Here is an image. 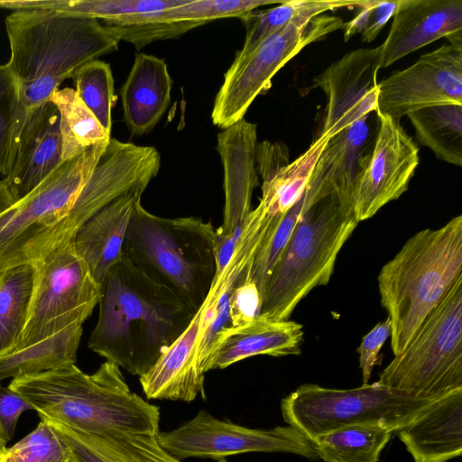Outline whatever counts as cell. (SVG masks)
I'll return each mask as SVG.
<instances>
[{
  "label": "cell",
  "mask_w": 462,
  "mask_h": 462,
  "mask_svg": "<svg viewBox=\"0 0 462 462\" xmlns=\"http://www.w3.org/2000/svg\"><path fill=\"white\" fill-rule=\"evenodd\" d=\"M100 288L88 347L132 375L146 374L195 315L175 291L125 254Z\"/></svg>",
  "instance_id": "obj_1"
},
{
  "label": "cell",
  "mask_w": 462,
  "mask_h": 462,
  "mask_svg": "<svg viewBox=\"0 0 462 462\" xmlns=\"http://www.w3.org/2000/svg\"><path fill=\"white\" fill-rule=\"evenodd\" d=\"M8 386L32 406L41 420L79 432H160V408L133 393L120 368L108 361L91 374L71 364L14 377Z\"/></svg>",
  "instance_id": "obj_2"
},
{
  "label": "cell",
  "mask_w": 462,
  "mask_h": 462,
  "mask_svg": "<svg viewBox=\"0 0 462 462\" xmlns=\"http://www.w3.org/2000/svg\"><path fill=\"white\" fill-rule=\"evenodd\" d=\"M7 65L30 114L87 62L118 49L98 20L51 9L14 11L5 18Z\"/></svg>",
  "instance_id": "obj_3"
},
{
  "label": "cell",
  "mask_w": 462,
  "mask_h": 462,
  "mask_svg": "<svg viewBox=\"0 0 462 462\" xmlns=\"http://www.w3.org/2000/svg\"><path fill=\"white\" fill-rule=\"evenodd\" d=\"M462 277V216L423 229L381 269L378 289L391 321L394 356L410 343L428 315Z\"/></svg>",
  "instance_id": "obj_4"
},
{
  "label": "cell",
  "mask_w": 462,
  "mask_h": 462,
  "mask_svg": "<svg viewBox=\"0 0 462 462\" xmlns=\"http://www.w3.org/2000/svg\"><path fill=\"white\" fill-rule=\"evenodd\" d=\"M215 234L210 221L162 217L148 212L139 201L126 230L124 254L175 291L196 313L217 273Z\"/></svg>",
  "instance_id": "obj_5"
},
{
  "label": "cell",
  "mask_w": 462,
  "mask_h": 462,
  "mask_svg": "<svg viewBox=\"0 0 462 462\" xmlns=\"http://www.w3.org/2000/svg\"><path fill=\"white\" fill-rule=\"evenodd\" d=\"M107 143L63 162L32 191L0 213V273L32 265L75 237L78 228L70 211Z\"/></svg>",
  "instance_id": "obj_6"
},
{
  "label": "cell",
  "mask_w": 462,
  "mask_h": 462,
  "mask_svg": "<svg viewBox=\"0 0 462 462\" xmlns=\"http://www.w3.org/2000/svg\"><path fill=\"white\" fill-rule=\"evenodd\" d=\"M358 222L334 195L313 203L295 226L266 286L260 315L286 320L313 289L327 285Z\"/></svg>",
  "instance_id": "obj_7"
},
{
  "label": "cell",
  "mask_w": 462,
  "mask_h": 462,
  "mask_svg": "<svg viewBox=\"0 0 462 462\" xmlns=\"http://www.w3.org/2000/svg\"><path fill=\"white\" fill-rule=\"evenodd\" d=\"M377 382L415 399H440L462 389V277Z\"/></svg>",
  "instance_id": "obj_8"
},
{
  "label": "cell",
  "mask_w": 462,
  "mask_h": 462,
  "mask_svg": "<svg viewBox=\"0 0 462 462\" xmlns=\"http://www.w3.org/2000/svg\"><path fill=\"white\" fill-rule=\"evenodd\" d=\"M355 3L356 0H315L245 59L234 60L215 98L213 124L225 129L244 118L255 97L271 88L272 79L281 68L307 45L342 27L344 22L340 17L322 14L353 7Z\"/></svg>",
  "instance_id": "obj_9"
},
{
  "label": "cell",
  "mask_w": 462,
  "mask_h": 462,
  "mask_svg": "<svg viewBox=\"0 0 462 462\" xmlns=\"http://www.w3.org/2000/svg\"><path fill=\"white\" fill-rule=\"evenodd\" d=\"M438 400L411 398L378 382L352 389L305 383L282 400L281 410L283 420L312 441L328 432L361 424L380 425L394 432Z\"/></svg>",
  "instance_id": "obj_10"
},
{
  "label": "cell",
  "mask_w": 462,
  "mask_h": 462,
  "mask_svg": "<svg viewBox=\"0 0 462 462\" xmlns=\"http://www.w3.org/2000/svg\"><path fill=\"white\" fill-rule=\"evenodd\" d=\"M33 282L24 328L12 350L83 325L98 304L101 288L75 248L74 238L32 264Z\"/></svg>",
  "instance_id": "obj_11"
},
{
  "label": "cell",
  "mask_w": 462,
  "mask_h": 462,
  "mask_svg": "<svg viewBox=\"0 0 462 462\" xmlns=\"http://www.w3.org/2000/svg\"><path fill=\"white\" fill-rule=\"evenodd\" d=\"M158 439L180 460L189 457L219 460L250 452L291 453L317 458L311 441L290 425L252 429L222 420L206 411H199L172 430L159 432Z\"/></svg>",
  "instance_id": "obj_12"
},
{
  "label": "cell",
  "mask_w": 462,
  "mask_h": 462,
  "mask_svg": "<svg viewBox=\"0 0 462 462\" xmlns=\"http://www.w3.org/2000/svg\"><path fill=\"white\" fill-rule=\"evenodd\" d=\"M462 104V43H445L377 84L376 113L400 123L426 106Z\"/></svg>",
  "instance_id": "obj_13"
},
{
  "label": "cell",
  "mask_w": 462,
  "mask_h": 462,
  "mask_svg": "<svg viewBox=\"0 0 462 462\" xmlns=\"http://www.w3.org/2000/svg\"><path fill=\"white\" fill-rule=\"evenodd\" d=\"M377 116L374 143L361 162L354 190L353 213L358 223L398 199L420 162L419 148L401 124L389 116Z\"/></svg>",
  "instance_id": "obj_14"
},
{
  "label": "cell",
  "mask_w": 462,
  "mask_h": 462,
  "mask_svg": "<svg viewBox=\"0 0 462 462\" xmlns=\"http://www.w3.org/2000/svg\"><path fill=\"white\" fill-rule=\"evenodd\" d=\"M380 59V46L353 51L314 79L328 98L320 134L330 138L376 112Z\"/></svg>",
  "instance_id": "obj_15"
},
{
  "label": "cell",
  "mask_w": 462,
  "mask_h": 462,
  "mask_svg": "<svg viewBox=\"0 0 462 462\" xmlns=\"http://www.w3.org/2000/svg\"><path fill=\"white\" fill-rule=\"evenodd\" d=\"M393 17L380 69L440 38L462 43V0H399Z\"/></svg>",
  "instance_id": "obj_16"
},
{
  "label": "cell",
  "mask_w": 462,
  "mask_h": 462,
  "mask_svg": "<svg viewBox=\"0 0 462 462\" xmlns=\"http://www.w3.org/2000/svg\"><path fill=\"white\" fill-rule=\"evenodd\" d=\"M62 162L60 114L55 105L48 100L30 113L12 170L2 180L17 201L39 186Z\"/></svg>",
  "instance_id": "obj_17"
},
{
  "label": "cell",
  "mask_w": 462,
  "mask_h": 462,
  "mask_svg": "<svg viewBox=\"0 0 462 462\" xmlns=\"http://www.w3.org/2000/svg\"><path fill=\"white\" fill-rule=\"evenodd\" d=\"M257 126L240 119L217 134V150L224 169L225 206L222 234L241 227L250 213L254 189L258 184L255 163Z\"/></svg>",
  "instance_id": "obj_18"
},
{
  "label": "cell",
  "mask_w": 462,
  "mask_h": 462,
  "mask_svg": "<svg viewBox=\"0 0 462 462\" xmlns=\"http://www.w3.org/2000/svg\"><path fill=\"white\" fill-rule=\"evenodd\" d=\"M145 189L138 187L122 194L94 214L75 235V248L100 287L124 254L126 230Z\"/></svg>",
  "instance_id": "obj_19"
},
{
  "label": "cell",
  "mask_w": 462,
  "mask_h": 462,
  "mask_svg": "<svg viewBox=\"0 0 462 462\" xmlns=\"http://www.w3.org/2000/svg\"><path fill=\"white\" fill-rule=\"evenodd\" d=\"M199 332V315L196 312L184 332L139 377L146 399L190 402L198 395L205 398V375L197 364Z\"/></svg>",
  "instance_id": "obj_20"
},
{
  "label": "cell",
  "mask_w": 462,
  "mask_h": 462,
  "mask_svg": "<svg viewBox=\"0 0 462 462\" xmlns=\"http://www.w3.org/2000/svg\"><path fill=\"white\" fill-rule=\"evenodd\" d=\"M414 462H447L462 453V389L395 430Z\"/></svg>",
  "instance_id": "obj_21"
},
{
  "label": "cell",
  "mask_w": 462,
  "mask_h": 462,
  "mask_svg": "<svg viewBox=\"0 0 462 462\" xmlns=\"http://www.w3.org/2000/svg\"><path fill=\"white\" fill-rule=\"evenodd\" d=\"M45 420L68 446L70 462H182L161 445L158 434L120 430L87 434Z\"/></svg>",
  "instance_id": "obj_22"
},
{
  "label": "cell",
  "mask_w": 462,
  "mask_h": 462,
  "mask_svg": "<svg viewBox=\"0 0 462 462\" xmlns=\"http://www.w3.org/2000/svg\"><path fill=\"white\" fill-rule=\"evenodd\" d=\"M171 84L162 59L145 53L135 55L121 88L124 118L133 134L142 135L156 125L170 103Z\"/></svg>",
  "instance_id": "obj_23"
},
{
  "label": "cell",
  "mask_w": 462,
  "mask_h": 462,
  "mask_svg": "<svg viewBox=\"0 0 462 462\" xmlns=\"http://www.w3.org/2000/svg\"><path fill=\"white\" fill-rule=\"evenodd\" d=\"M303 334L300 323L273 320L259 315L224 337L214 356L213 369H224L258 355L275 357L299 355Z\"/></svg>",
  "instance_id": "obj_24"
},
{
  "label": "cell",
  "mask_w": 462,
  "mask_h": 462,
  "mask_svg": "<svg viewBox=\"0 0 462 462\" xmlns=\"http://www.w3.org/2000/svg\"><path fill=\"white\" fill-rule=\"evenodd\" d=\"M83 325H73L24 348L0 356V382L75 364Z\"/></svg>",
  "instance_id": "obj_25"
},
{
  "label": "cell",
  "mask_w": 462,
  "mask_h": 462,
  "mask_svg": "<svg viewBox=\"0 0 462 462\" xmlns=\"http://www.w3.org/2000/svg\"><path fill=\"white\" fill-rule=\"evenodd\" d=\"M417 141L441 161L462 166V104L422 107L407 115Z\"/></svg>",
  "instance_id": "obj_26"
},
{
  "label": "cell",
  "mask_w": 462,
  "mask_h": 462,
  "mask_svg": "<svg viewBox=\"0 0 462 462\" xmlns=\"http://www.w3.org/2000/svg\"><path fill=\"white\" fill-rule=\"evenodd\" d=\"M393 430L361 424L344 427L311 441L317 457L325 462H378Z\"/></svg>",
  "instance_id": "obj_27"
},
{
  "label": "cell",
  "mask_w": 462,
  "mask_h": 462,
  "mask_svg": "<svg viewBox=\"0 0 462 462\" xmlns=\"http://www.w3.org/2000/svg\"><path fill=\"white\" fill-rule=\"evenodd\" d=\"M60 114L63 162L71 160L88 148L107 143L111 139L75 89H57L49 99Z\"/></svg>",
  "instance_id": "obj_28"
},
{
  "label": "cell",
  "mask_w": 462,
  "mask_h": 462,
  "mask_svg": "<svg viewBox=\"0 0 462 462\" xmlns=\"http://www.w3.org/2000/svg\"><path fill=\"white\" fill-rule=\"evenodd\" d=\"M33 266L23 264L0 273V356L16 346L25 325Z\"/></svg>",
  "instance_id": "obj_29"
},
{
  "label": "cell",
  "mask_w": 462,
  "mask_h": 462,
  "mask_svg": "<svg viewBox=\"0 0 462 462\" xmlns=\"http://www.w3.org/2000/svg\"><path fill=\"white\" fill-rule=\"evenodd\" d=\"M189 0H17L14 9H51L102 21L171 9Z\"/></svg>",
  "instance_id": "obj_30"
},
{
  "label": "cell",
  "mask_w": 462,
  "mask_h": 462,
  "mask_svg": "<svg viewBox=\"0 0 462 462\" xmlns=\"http://www.w3.org/2000/svg\"><path fill=\"white\" fill-rule=\"evenodd\" d=\"M19 86L11 69L0 64V176L5 178L12 170L19 140L29 116Z\"/></svg>",
  "instance_id": "obj_31"
},
{
  "label": "cell",
  "mask_w": 462,
  "mask_h": 462,
  "mask_svg": "<svg viewBox=\"0 0 462 462\" xmlns=\"http://www.w3.org/2000/svg\"><path fill=\"white\" fill-rule=\"evenodd\" d=\"M319 200L317 191L309 183L300 199L291 208L277 227L262 242L249 270V278L258 287L263 299L274 265L291 233L305 211Z\"/></svg>",
  "instance_id": "obj_32"
},
{
  "label": "cell",
  "mask_w": 462,
  "mask_h": 462,
  "mask_svg": "<svg viewBox=\"0 0 462 462\" xmlns=\"http://www.w3.org/2000/svg\"><path fill=\"white\" fill-rule=\"evenodd\" d=\"M72 79L79 97L104 129L111 134V112L116 103V97L109 64L97 59L90 60L78 69Z\"/></svg>",
  "instance_id": "obj_33"
},
{
  "label": "cell",
  "mask_w": 462,
  "mask_h": 462,
  "mask_svg": "<svg viewBox=\"0 0 462 462\" xmlns=\"http://www.w3.org/2000/svg\"><path fill=\"white\" fill-rule=\"evenodd\" d=\"M283 1L273 0H189L188 3L171 9L145 14L152 21H191L205 24L225 17L242 18L262 5Z\"/></svg>",
  "instance_id": "obj_34"
},
{
  "label": "cell",
  "mask_w": 462,
  "mask_h": 462,
  "mask_svg": "<svg viewBox=\"0 0 462 462\" xmlns=\"http://www.w3.org/2000/svg\"><path fill=\"white\" fill-rule=\"evenodd\" d=\"M0 462H70V452L45 420L24 438L0 451Z\"/></svg>",
  "instance_id": "obj_35"
},
{
  "label": "cell",
  "mask_w": 462,
  "mask_h": 462,
  "mask_svg": "<svg viewBox=\"0 0 462 462\" xmlns=\"http://www.w3.org/2000/svg\"><path fill=\"white\" fill-rule=\"evenodd\" d=\"M314 1H283L278 6L260 11L254 10L244 15L241 20L246 27V35L244 45L237 51L234 60L239 61L245 59L265 39L310 7Z\"/></svg>",
  "instance_id": "obj_36"
},
{
  "label": "cell",
  "mask_w": 462,
  "mask_h": 462,
  "mask_svg": "<svg viewBox=\"0 0 462 462\" xmlns=\"http://www.w3.org/2000/svg\"><path fill=\"white\" fill-rule=\"evenodd\" d=\"M399 0H356V16L347 23H344L341 29L344 40L348 41L352 36L360 33L363 42H373L386 23L393 16Z\"/></svg>",
  "instance_id": "obj_37"
},
{
  "label": "cell",
  "mask_w": 462,
  "mask_h": 462,
  "mask_svg": "<svg viewBox=\"0 0 462 462\" xmlns=\"http://www.w3.org/2000/svg\"><path fill=\"white\" fill-rule=\"evenodd\" d=\"M263 298L249 274L235 287L230 298V319L233 328L249 324L261 313Z\"/></svg>",
  "instance_id": "obj_38"
},
{
  "label": "cell",
  "mask_w": 462,
  "mask_h": 462,
  "mask_svg": "<svg viewBox=\"0 0 462 462\" xmlns=\"http://www.w3.org/2000/svg\"><path fill=\"white\" fill-rule=\"evenodd\" d=\"M390 319L377 323L363 338L357 347L359 368L362 372L363 384L369 383L374 366L378 360L379 352L387 338L391 336Z\"/></svg>",
  "instance_id": "obj_39"
},
{
  "label": "cell",
  "mask_w": 462,
  "mask_h": 462,
  "mask_svg": "<svg viewBox=\"0 0 462 462\" xmlns=\"http://www.w3.org/2000/svg\"><path fill=\"white\" fill-rule=\"evenodd\" d=\"M32 406L9 386L0 383V428L7 442L13 438L20 415Z\"/></svg>",
  "instance_id": "obj_40"
},
{
  "label": "cell",
  "mask_w": 462,
  "mask_h": 462,
  "mask_svg": "<svg viewBox=\"0 0 462 462\" xmlns=\"http://www.w3.org/2000/svg\"><path fill=\"white\" fill-rule=\"evenodd\" d=\"M290 162V152L284 143L269 141L257 143L255 163L257 173L262 180L273 175Z\"/></svg>",
  "instance_id": "obj_41"
},
{
  "label": "cell",
  "mask_w": 462,
  "mask_h": 462,
  "mask_svg": "<svg viewBox=\"0 0 462 462\" xmlns=\"http://www.w3.org/2000/svg\"><path fill=\"white\" fill-rule=\"evenodd\" d=\"M239 232L240 228L239 230L232 234L226 235L220 233L217 229H216V234L213 242L217 266L216 275L221 273L222 270L230 261L235 251Z\"/></svg>",
  "instance_id": "obj_42"
},
{
  "label": "cell",
  "mask_w": 462,
  "mask_h": 462,
  "mask_svg": "<svg viewBox=\"0 0 462 462\" xmlns=\"http://www.w3.org/2000/svg\"><path fill=\"white\" fill-rule=\"evenodd\" d=\"M15 202L5 182L0 180V213L11 207Z\"/></svg>",
  "instance_id": "obj_43"
},
{
  "label": "cell",
  "mask_w": 462,
  "mask_h": 462,
  "mask_svg": "<svg viewBox=\"0 0 462 462\" xmlns=\"http://www.w3.org/2000/svg\"><path fill=\"white\" fill-rule=\"evenodd\" d=\"M7 443L8 442L6 441V439H5V438L4 434H3V431H2V430L0 428V451L6 447Z\"/></svg>",
  "instance_id": "obj_44"
},
{
  "label": "cell",
  "mask_w": 462,
  "mask_h": 462,
  "mask_svg": "<svg viewBox=\"0 0 462 462\" xmlns=\"http://www.w3.org/2000/svg\"><path fill=\"white\" fill-rule=\"evenodd\" d=\"M217 462H229V461H227L226 458H222V459L217 460Z\"/></svg>",
  "instance_id": "obj_45"
}]
</instances>
